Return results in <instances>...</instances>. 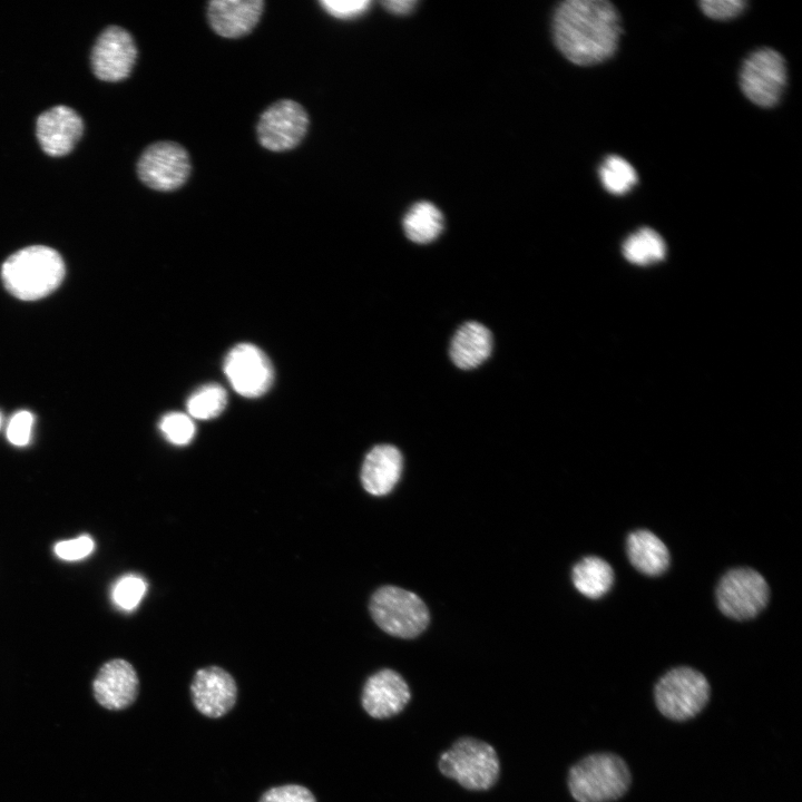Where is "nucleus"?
Masks as SVG:
<instances>
[{"mask_svg": "<svg viewBox=\"0 0 802 802\" xmlns=\"http://www.w3.org/2000/svg\"><path fill=\"white\" fill-rule=\"evenodd\" d=\"M622 32L619 13L606 0H567L557 7L552 18L556 47L578 66L612 58Z\"/></svg>", "mask_w": 802, "mask_h": 802, "instance_id": "1", "label": "nucleus"}, {"mask_svg": "<svg viewBox=\"0 0 802 802\" xmlns=\"http://www.w3.org/2000/svg\"><path fill=\"white\" fill-rule=\"evenodd\" d=\"M1 276L6 288L16 297L39 300L59 286L65 276V263L51 247L29 246L6 260Z\"/></svg>", "mask_w": 802, "mask_h": 802, "instance_id": "2", "label": "nucleus"}, {"mask_svg": "<svg viewBox=\"0 0 802 802\" xmlns=\"http://www.w3.org/2000/svg\"><path fill=\"white\" fill-rule=\"evenodd\" d=\"M630 785L626 763L613 753H595L569 771L568 788L577 802H610L619 799Z\"/></svg>", "mask_w": 802, "mask_h": 802, "instance_id": "3", "label": "nucleus"}, {"mask_svg": "<svg viewBox=\"0 0 802 802\" xmlns=\"http://www.w3.org/2000/svg\"><path fill=\"white\" fill-rule=\"evenodd\" d=\"M438 765L443 775L473 791L490 789L499 775L495 749L472 737L458 740L440 755Z\"/></svg>", "mask_w": 802, "mask_h": 802, "instance_id": "4", "label": "nucleus"}, {"mask_svg": "<svg viewBox=\"0 0 802 802\" xmlns=\"http://www.w3.org/2000/svg\"><path fill=\"white\" fill-rule=\"evenodd\" d=\"M370 613L385 633L401 638H413L429 624V612L423 600L412 591L383 586L371 597Z\"/></svg>", "mask_w": 802, "mask_h": 802, "instance_id": "5", "label": "nucleus"}, {"mask_svg": "<svg viewBox=\"0 0 802 802\" xmlns=\"http://www.w3.org/2000/svg\"><path fill=\"white\" fill-rule=\"evenodd\" d=\"M655 702L669 720L685 721L698 714L710 697L705 676L691 667H676L661 677L655 686Z\"/></svg>", "mask_w": 802, "mask_h": 802, "instance_id": "6", "label": "nucleus"}, {"mask_svg": "<svg viewBox=\"0 0 802 802\" xmlns=\"http://www.w3.org/2000/svg\"><path fill=\"white\" fill-rule=\"evenodd\" d=\"M786 84V65L780 52L772 48L753 51L740 72V85L745 97L763 108L774 107Z\"/></svg>", "mask_w": 802, "mask_h": 802, "instance_id": "7", "label": "nucleus"}, {"mask_svg": "<svg viewBox=\"0 0 802 802\" xmlns=\"http://www.w3.org/2000/svg\"><path fill=\"white\" fill-rule=\"evenodd\" d=\"M187 150L176 141H156L149 145L137 162L139 179L158 192L180 188L190 175Z\"/></svg>", "mask_w": 802, "mask_h": 802, "instance_id": "8", "label": "nucleus"}, {"mask_svg": "<svg viewBox=\"0 0 802 802\" xmlns=\"http://www.w3.org/2000/svg\"><path fill=\"white\" fill-rule=\"evenodd\" d=\"M309 125V115L301 104L281 99L261 114L256 125L257 140L271 151L291 150L303 140Z\"/></svg>", "mask_w": 802, "mask_h": 802, "instance_id": "9", "label": "nucleus"}, {"mask_svg": "<svg viewBox=\"0 0 802 802\" xmlns=\"http://www.w3.org/2000/svg\"><path fill=\"white\" fill-rule=\"evenodd\" d=\"M716 599L724 615L734 619H749L765 607L769 599V586L756 570L732 569L720 580Z\"/></svg>", "mask_w": 802, "mask_h": 802, "instance_id": "10", "label": "nucleus"}, {"mask_svg": "<svg viewBox=\"0 0 802 802\" xmlns=\"http://www.w3.org/2000/svg\"><path fill=\"white\" fill-rule=\"evenodd\" d=\"M224 372L233 389L245 398L261 397L274 380L268 358L250 343L237 344L227 353Z\"/></svg>", "mask_w": 802, "mask_h": 802, "instance_id": "11", "label": "nucleus"}, {"mask_svg": "<svg viewBox=\"0 0 802 802\" xmlns=\"http://www.w3.org/2000/svg\"><path fill=\"white\" fill-rule=\"evenodd\" d=\"M137 48L131 35L119 26L107 27L91 51L95 75L105 81L126 79L135 65Z\"/></svg>", "mask_w": 802, "mask_h": 802, "instance_id": "12", "label": "nucleus"}, {"mask_svg": "<svg viewBox=\"0 0 802 802\" xmlns=\"http://www.w3.org/2000/svg\"><path fill=\"white\" fill-rule=\"evenodd\" d=\"M138 689V675L134 666L123 658L102 664L92 681L95 700L109 711L129 707L136 701Z\"/></svg>", "mask_w": 802, "mask_h": 802, "instance_id": "13", "label": "nucleus"}, {"mask_svg": "<svg viewBox=\"0 0 802 802\" xmlns=\"http://www.w3.org/2000/svg\"><path fill=\"white\" fill-rule=\"evenodd\" d=\"M195 707L205 716L217 718L228 713L237 697L234 678L218 666H208L196 672L190 684Z\"/></svg>", "mask_w": 802, "mask_h": 802, "instance_id": "14", "label": "nucleus"}, {"mask_svg": "<svg viewBox=\"0 0 802 802\" xmlns=\"http://www.w3.org/2000/svg\"><path fill=\"white\" fill-rule=\"evenodd\" d=\"M84 129L80 116L70 107L55 106L39 115L37 119V138L42 150L50 156L68 154Z\"/></svg>", "mask_w": 802, "mask_h": 802, "instance_id": "15", "label": "nucleus"}, {"mask_svg": "<svg viewBox=\"0 0 802 802\" xmlns=\"http://www.w3.org/2000/svg\"><path fill=\"white\" fill-rule=\"evenodd\" d=\"M410 689L397 672L384 668L368 678L362 692V706L374 718L400 713L410 701Z\"/></svg>", "mask_w": 802, "mask_h": 802, "instance_id": "16", "label": "nucleus"}, {"mask_svg": "<svg viewBox=\"0 0 802 802\" xmlns=\"http://www.w3.org/2000/svg\"><path fill=\"white\" fill-rule=\"evenodd\" d=\"M263 10L262 0H213L207 4V19L218 36L236 39L256 27Z\"/></svg>", "mask_w": 802, "mask_h": 802, "instance_id": "17", "label": "nucleus"}, {"mask_svg": "<svg viewBox=\"0 0 802 802\" xmlns=\"http://www.w3.org/2000/svg\"><path fill=\"white\" fill-rule=\"evenodd\" d=\"M402 454L392 444H378L365 456L361 467V483L373 496L391 492L401 477Z\"/></svg>", "mask_w": 802, "mask_h": 802, "instance_id": "18", "label": "nucleus"}, {"mask_svg": "<svg viewBox=\"0 0 802 802\" xmlns=\"http://www.w3.org/2000/svg\"><path fill=\"white\" fill-rule=\"evenodd\" d=\"M492 349V335L481 323L462 324L450 343V358L462 370H470L485 362Z\"/></svg>", "mask_w": 802, "mask_h": 802, "instance_id": "19", "label": "nucleus"}, {"mask_svg": "<svg viewBox=\"0 0 802 802\" xmlns=\"http://www.w3.org/2000/svg\"><path fill=\"white\" fill-rule=\"evenodd\" d=\"M627 555L637 570L649 576L664 573L669 564L667 547L648 530H637L628 536Z\"/></svg>", "mask_w": 802, "mask_h": 802, "instance_id": "20", "label": "nucleus"}, {"mask_svg": "<svg viewBox=\"0 0 802 802\" xmlns=\"http://www.w3.org/2000/svg\"><path fill=\"white\" fill-rule=\"evenodd\" d=\"M573 583L577 590L589 598L605 595L614 581L612 567L604 559L589 556L583 558L573 568Z\"/></svg>", "mask_w": 802, "mask_h": 802, "instance_id": "21", "label": "nucleus"}, {"mask_svg": "<svg viewBox=\"0 0 802 802\" xmlns=\"http://www.w3.org/2000/svg\"><path fill=\"white\" fill-rule=\"evenodd\" d=\"M407 237L418 244L434 241L443 229L441 212L429 202L414 204L403 218Z\"/></svg>", "mask_w": 802, "mask_h": 802, "instance_id": "22", "label": "nucleus"}, {"mask_svg": "<svg viewBox=\"0 0 802 802\" xmlns=\"http://www.w3.org/2000/svg\"><path fill=\"white\" fill-rule=\"evenodd\" d=\"M623 254L633 264L648 265L665 258L666 244L656 231L643 227L625 239Z\"/></svg>", "mask_w": 802, "mask_h": 802, "instance_id": "23", "label": "nucleus"}, {"mask_svg": "<svg viewBox=\"0 0 802 802\" xmlns=\"http://www.w3.org/2000/svg\"><path fill=\"white\" fill-rule=\"evenodd\" d=\"M227 403L224 388L217 383L202 385L194 391L186 403L190 418L208 420L219 415Z\"/></svg>", "mask_w": 802, "mask_h": 802, "instance_id": "24", "label": "nucleus"}, {"mask_svg": "<svg viewBox=\"0 0 802 802\" xmlns=\"http://www.w3.org/2000/svg\"><path fill=\"white\" fill-rule=\"evenodd\" d=\"M599 177L604 188L614 195L628 193L638 178L634 167L617 155L605 158L599 167Z\"/></svg>", "mask_w": 802, "mask_h": 802, "instance_id": "25", "label": "nucleus"}, {"mask_svg": "<svg viewBox=\"0 0 802 802\" xmlns=\"http://www.w3.org/2000/svg\"><path fill=\"white\" fill-rule=\"evenodd\" d=\"M159 429L169 442L177 446L189 443L195 436L192 418L182 412L165 414L160 420Z\"/></svg>", "mask_w": 802, "mask_h": 802, "instance_id": "26", "label": "nucleus"}, {"mask_svg": "<svg viewBox=\"0 0 802 802\" xmlns=\"http://www.w3.org/2000/svg\"><path fill=\"white\" fill-rule=\"evenodd\" d=\"M147 589L146 581L136 575L120 578L113 588L115 604L124 610H133L140 603Z\"/></svg>", "mask_w": 802, "mask_h": 802, "instance_id": "27", "label": "nucleus"}, {"mask_svg": "<svg viewBox=\"0 0 802 802\" xmlns=\"http://www.w3.org/2000/svg\"><path fill=\"white\" fill-rule=\"evenodd\" d=\"M260 802H316L312 792L297 784L275 786L267 790Z\"/></svg>", "mask_w": 802, "mask_h": 802, "instance_id": "28", "label": "nucleus"}, {"mask_svg": "<svg viewBox=\"0 0 802 802\" xmlns=\"http://www.w3.org/2000/svg\"><path fill=\"white\" fill-rule=\"evenodd\" d=\"M701 10L707 17L715 20H728L740 16L746 7L743 0H703L700 2Z\"/></svg>", "mask_w": 802, "mask_h": 802, "instance_id": "29", "label": "nucleus"}, {"mask_svg": "<svg viewBox=\"0 0 802 802\" xmlns=\"http://www.w3.org/2000/svg\"><path fill=\"white\" fill-rule=\"evenodd\" d=\"M322 8L338 19H351L363 14L370 7L368 0H322Z\"/></svg>", "mask_w": 802, "mask_h": 802, "instance_id": "30", "label": "nucleus"}, {"mask_svg": "<svg viewBox=\"0 0 802 802\" xmlns=\"http://www.w3.org/2000/svg\"><path fill=\"white\" fill-rule=\"evenodd\" d=\"M32 422L33 418L30 412H17L8 424V440L14 446H26L30 440Z\"/></svg>", "mask_w": 802, "mask_h": 802, "instance_id": "31", "label": "nucleus"}, {"mask_svg": "<svg viewBox=\"0 0 802 802\" xmlns=\"http://www.w3.org/2000/svg\"><path fill=\"white\" fill-rule=\"evenodd\" d=\"M94 549V541L88 536L60 541L55 546L56 555L65 560H78L88 556Z\"/></svg>", "mask_w": 802, "mask_h": 802, "instance_id": "32", "label": "nucleus"}, {"mask_svg": "<svg viewBox=\"0 0 802 802\" xmlns=\"http://www.w3.org/2000/svg\"><path fill=\"white\" fill-rule=\"evenodd\" d=\"M417 3L414 0H390L382 2V6L394 14L403 16L410 13Z\"/></svg>", "mask_w": 802, "mask_h": 802, "instance_id": "33", "label": "nucleus"}, {"mask_svg": "<svg viewBox=\"0 0 802 802\" xmlns=\"http://www.w3.org/2000/svg\"><path fill=\"white\" fill-rule=\"evenodd\" d=\"M0 424H1V415H0Z\"/></svg>", "mask_w": 802, "mask_h": 802, "instance_id": "34", "label": "nucleus"}]
</instances>
